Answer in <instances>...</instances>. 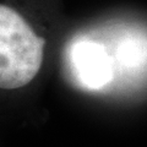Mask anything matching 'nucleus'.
<instances>
[{
	"instance_id": "1",
	"label": "nucleus",
	"mask_w": 147,
	"mask_h": 147,
	"mask_svg": "<svg viewBox=\"0 0 147 147\" xmlns=\"http://www.w3.org/2000/svg\"><path fill=\"white\" fill-rule=\"evenodd\" d=\"M45 40L24 12L0 1V90L28 86L44 63Z\"/></svg>"
}]
</instances>
